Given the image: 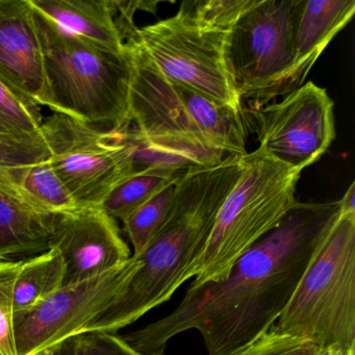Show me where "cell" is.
<instances>
[{
    "label": "cell",
    "mask_w": 355,
    "mask_h": 355,
    "mask_svg": "<svg viewBox=\"0 0 355 355\" xmlns=\"http://www.w3.org/2000/svg\"><path fill=\"white\" fill-rule=\"evenodd\" d=\"M340 211V200L295 203L225 280L189 286L171 313L121 338L142 354L164 355L171 338L195 329L207 355L236 354L277 321Z\"/></svg>",
    "instance_id": "obj_1"
},
{
    "label": "cell",
    "mask_w": 355,
    "mask_h": 355,
    "mask_svg": "<svg viewBox=\"0 0 355 355\" xmlns=\"http://www.w3.org/2000/svg\"><path fill=\"white\" fill-rule=\"evenodd\" d=\"M244 165L245 155H230L217 165L193 167L180 176L165 223L140 254L132 255L139 263L136 273L83 334H117L173 296L211 236Z\"/></svg>",
    "instance_id": "obj_2"
},
{
    "label": "cell",
    "mask_w": 355,
    "mask_h": 355,
    "mask_svg": "<svg viewBox=\"0 0 355 355\" xmlns=\"http://www.w3.org/2000/svg\"><path fill=\"white\" fill-rule=\"evenodd\" d=\"M125 47L132 69L130 119L141 136L202 166L248 153L243 111L168 80L132 37Z\"/></svg>",
    "instance_id": "obj_3"
},
{
    "label": "cell",
    "mask_w": 355,
    "mask_h": 355,
    "mask_svg": "<svg viewBox=\"0 0 355 355\" xmlns=\"http://www.w3.org/2000/svg\"><path fill=\"white\" fill-rule=\"evenodd\" d=\"M34 12L51 111L103 132L128 130L132 69L126 47L124 55H113Z\"/></svg>",
    "instance_id": "obj_4"
},
{
    "label": "cell",
    "mask_w": 355,
    "mask_h": 355,
    "mask_svg": "<svg viewBox=\"0 0 355 355\" xmlns=\"http://www.w3.org/2000/svg\"><path fill=\"white\" fill-rule=\"evenodd\" d=\"M301 172L259 150L245 155L240 180L220 207L211 236L191 263V286L225 280L240 257L294 207Z\"/></svg>",
    "instance_id": "obj_5"
},
{
    "label": "cell",
    "mask_w": 355,
    "mask_h": 355,
    "mask_svg": "<svg viewBox=\"0 0 355 355\" xmlns=\"http://www.w3.org/2000/svg\"><path fill=\"white\" fill-rule=\"evenodd\" d=\"M274 327L355 350V214H340Z\"/></svg>",
    "instance_id": "obj_6"
},
{
    "label": "cell",
    "mask_w": 355,
    "mask_h": 355,
    "mask_svg": "<svg viewBox=\"0 0 355 355\" xmlns=\"http://www.w3.org/2000/svg\"><path fill=\"white\" fill-rule=\"evenodd\" d=\"M304 0H257L226 43V58L242 101L255 110L295 90V34Z\"/></svg>",
    "instance_id": "obj_7"
},
{
    "label": "cell",
    "mask_w": 355,
    "mask_h": 355,
    "mask_svg": "<svg viewBox=\"0 0 355 355\" xmlns=\"http://www.w3.org/2000/svg\"><path fill=\"white\" fill-rule=\"evenodd\" d=\"M130 37L168 80L243 111L226 58L230 35L202 30L178 12Z\"/></svg>",
    "instance_id": "obj_8"
},
{
    "label": "cell",
    "mask_w": 355,
    "mask_h": 355,
    "mask_svg": "<svg viewBox=\"0 0 355 355\" xmlns=\"http://www.w3.org/2000/svg\"><path fill=\"white\" fill-rule=\"evenodd\" d=\"M53 155L49 162L80 207H101L107 195L132 175L126 132H107L55 114L49 117Z\"/></svg>",
    "instance_id": "obj_9"
},
{
    "label": "cell",
    "mask_w": 355,
    "mask_h": 355,
    "mask_svg": "<svg viewBox=\"0 0 355 355\" xmlns=\"http://www.w3.org/2000/svg\"><path fill=\"white\" fill-rule=\"evenodd\" d=\"M139 263L136 257L86 282L62 286L49 298L14 313L17 355H41L68 338L84 334L121 294Z\"/></svg>",
    "instance_id": "obj_10"
},
{
    "label": "cell",
    "mask_w": 355,
    "mask_h": 355,
    "mask_svg": "<svg viewBox=\"0 0 355 355\" xmlns=\"http://www.w3.org/2000/svg\"><path fill=\"white\" fill-rule=\"evenodd\" d=\"M334 103L307 82L280 103L255 110L259 150L301 172L321 159L336 138Z\"/></svg>",
    "instance_id": "obj_11"
},
{
    "label": "cell",
    "mask_w": 355,
    "mask_h": 355,
    "mask_svg": "<svg viewBox=\"0 0 355 355\" xmlns=\"http://www.w3.org/2000/svg\"><path fill=\"white\" fill-rule=\"evenodd\" d=\"M49 248L63 259V286L103 275L132 257L117 222L101 207L53 216Z\"/></svg>",
    "instance_id": "obj_12"
},
{
    "label": "cell",
    "mask_w": 355,
    "mask_h": 355,
    "mask_svg": "<svg viewBox=\"0 0 355 355\" xmlns=\"http://www.w3.org/2000/svg\"><path fill=\"white\" fill-rule=\"evenodd\" d=\"M0 80L39 107H53L35 12L28 0H0Z\"/></svg>",
    "instance_id": "obj_13"
},
{
    "label": "cell",
    "mask_w": 355,
    "mask_h": 355,
    "mask_svg": "<svg viewBox=\"0 0 355 355\" xmlns=\"http://www.w3.org/2000/svg\"><path fill=\"white\" fill-rule=\"evenodd\" d=\"M37 13L70 35L116 55L125 40L116 20L114 0H28Z\"/></svg>",
    "instance_id": "obj_14"
},
{
    "label": "cell",
    "mask_w": 355,
    "mask_h": 355,
    "mask_svg": "<svg viewBox=\"0 0 355 355\" xmlns=\"http://www.w3.org/2000/svg\"><path fill=\"white\" fill-rule=\"evenodd\" d=\"M354 13V0H304L295 34V89L302 86L313 64Z\"/></svg>",
    "instance_id": "obj_15"
},
{
    "label": "cell",
    "mask_w": 355,
    "mask_h": 355,
    "mask_svg": "<svg viewBox=\"0 0 355 355\" xmlns=\"http://www.w3.org/2000/svg\"><path fill=\"white\" fill-rule=\"evenodd\" d=\"M53 216L0 193V261H21L49 250Z\"/></svg>",
    "instance_id": "obj_16"
},
{
    "label": "cell",
    "mask_w": 355,
    "mask_h": 355,
    "mask_svg": "<svg viewBox=\"0 0 355 355\" xmlns=\"http://www.w3.org/2000/svg\"><path fill=\"white\" fill-rule=\"evenodd\" d=\"M53 155L49 120H44L40 132L35 135H0V193L28 205L22 191L24 178L31 168Z\"/></svg>",
    "instance_id": "obj_17"
},
{
    "label": "cell",
    "mask_w": 355,
    "mask_h": 355,
    "mask_svg": "<svg viewBox=\"0 0 355 355\" xmlns=\"http://www.w3.org/2000/svg\"><path fill=\"white\" fill-rule=\"evenodd\" d=\"M65 265L57 249L22 259L14 290V313L38 304L63 286Z\"/></svg>",
    "instance_id": "obj_18"
},
{
    "label": "cell",
    "mask_w": 355,
    "mask_h": 355,
    "mask_svg": "<svg viewBox=\"0 0 355 355\" xmlns=\"http://www.w3.org/2000/svg\"><path fill=\"white\" fill-rule=\"evenodd\" d=\"M49 159L31 168L26 173L22 182V191L26 201L37 211L49 215L78 211L80 207L53 169Z\"/></svg>",
    "instance_id": "obj_19"
},
{
    "label": "cell",
    "mask_w": 355,
    "mask_h": 355,
    "mask_svg": "<svg viewBox=\"0 0 355 355\" xmlns=\"http://www.w3.org/2000/svg\"><path fill=\"white\" fill-rule=\"evenodd\" d=\"M180 175L153 172L134 174L112 190L101 207L112 218L122 222Z\"/></svg>",
    "instance_id": "obj_20"
},
{
    "label": "cell",
    "mask_w": 355,
    "mask_h": 355,
    "mask_svg": "<svg viewBox=\"0 0 355 355\" xmlns=\"http://www.w3.org/2000/svg\"><path fill=\"white\" fill-rule=\"evenodd\" d=\"M180 178L122 221L124 232L134 247L132 255L135 257L146 248L165 223L173 202L176 184Z\"/></svg>",
    "instance_id": "obj_21"
},
{
    "label": "cell",
    "mask_w": 355,
    "mask_h": 355,
    "mask_svg": "<svg viewBox=\"0 0 355 355\" xmlns=\"http://www.w3.org/2000/svg\"><path fill=\"white\" fill-rule=\"evenodd\" d=\"M257 0H195L184 1L178 13L198 28L230 35L240 18Z\"/></svg>",
    "instance_id": "obj_22"
},
{
    "label": "cell",
    "mask_w": 355,
    "mask_h": 355,
    "mask_svg": "<svg viewBox=\"0 0 355 355\" xmlns=\"http://www.w3.org/2000/svg\"><path fill=\"white\" fill-rule=\"evenodd\" d=\"M43 123L40 107L0 80V135H35Z\"/></svg>",
    "instance_id": "obj_23"
},
{
    "label": "cell",
    "mask_w": 355,
    "mask_h": 355,
    "mask_svg": "<svg viewBox=\"0 0 355 355\" xmlns=\"http://www.w3.org/2000/svg\"><path fill=\"white\" fill-rule=\"evenodd\" d=\"M21 261H0V355H17L13 328L14 290Z\"/></svg>",
    "instance_id": "obj_24"
},
{
    "label": "cell",
    "mask_w": 355,
    "mask_h": 355,
    "mask_svg": "<svg viewBox=\"0 0 355 355\" xmlns=\"http://www.w3.org/2000/svg\"><path fill=\"white\" fill-rule=\"evenodd\" d=\"M320 348L309 338L284 334L273 325L234 355H315Z\"/></svg>",
    "instance_id": "obj_25"
},
{
    "label": "cell",
    "mask_w": 355,
    "mask_h": 355,
    "mask_svg": "<svg viewBox=\"0 0 355 355\" xmlns=\"http://www.w3.org/2000/svg\"><path fill=\"white\" fill-rule=\"evenodd\" d=\"M88 355H144L126 344L121 336L86 334Z\"/></svg>",
    "instance_id": "obj_26"
},
{
    "label": "cell",
    "mask_w": 355,
    "mask_h": 355,
    "mask_svg": "<svg viewBox=\"0 0 355 355\" xmlns=\"http://www.w3.org/2000/svg\"><path fill=\"white\" fill-rule=\"evenodd\" d=\"M41 355H88L86 334L73 336Z\"/></svg>",
    "instance_id": "obj_27"
},
{
    "label": "cell",
    "mask_w": 355,
    "mask_h": 355,
    "mask_svg": "<svg viewBox=\"0 0 355 355\" xmlns=\"http://www.w3.org/2000/svg\"><path fill=\"white\" fill-rule=\"evenodd\" d=\"M340 214H355V182L349 187L340 200Z\"/></svg>",
    "instance_id": "obj_28"
},
{
    "label": "cell",
    "mask_w": 355,
    "mask_h": 355,
    "mask_svg": "<svg viewBox=\"0 0 355 355\" xmlns=\"http://www.w3.org/2000/svg\"><path fill=\"white\" fill-rule=\"evenodd\" d=\"M353 351H350L349 353H345L342 349L336 346L321 347L315 355H349L351 352H353Z\"/></svg>",
    "instance_id": "obj_29"
}]
</instances>
